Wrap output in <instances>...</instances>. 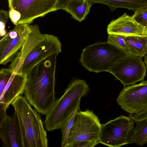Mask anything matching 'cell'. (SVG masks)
Returning <instances> with one entry per match:
<instances>
[{"label":"cell","instance_id":"6da1fadb","mask_svg":"<svg viewBox=\"0 0 147 147\" xmlns=\"http://www.w3.org/2000/svg\"><path fill=\"white\" fill-rule=\"evenodd\" d=\"M49 57L36 66L28 75L25 97L39 113L46 115L55 100L57 56Z\"/></svg>","mask_w":147,"mask_h":147},{"label":"cell","instance_id":"7a4b0ae2","mask_svg":"<svg viewBox=\"0 0 147 147\" xmlns=\"http://www.w3.org/2000/svg\"><path fill=\"white\" fill-rule=\"evenodd\" d=\"M11 105L18 118L23 147H47V132L39 113L22 95Z\"/></svg>","mask_w":147,"mask_h":147},{"label":"cell","instance_id":"3957f363","mask_svg":"<svg viewBox=\"0 0 147 147\" xmlns=\"http://www.w3.org/2000/svg\"><path fill=\"white\" fill-rule=\"evenodd\" d=\"M89 90L88 86L84 80H76L70 83L46 115L44 121L46 129L52 131L61 129L80 103L81 98Z\"/></svg>","mask_w":147,"mask_h":147},{"label":"cell","instance_id":"277c9868","mask_svg":"<svg viewBox=\"0 0 147 147\" xmlns=\"http://www.w3.org/2000/svg\"><path fill=\"white\" fill-rule=\"evenodd\" d=\"M127 55L108 41L99 42L85 48L80 61L82 65L90 71L109 72L115 64Z\"/></svg>","mask_w":147,"mask_h":147},{"label":"cell","instance_id":"5b68a950","mask_svg":"<svg viewBox=\"0 0 147 147\" xmlns=\"http://www.w3.org/2000/svg\"><path fill=\"white\" fill-rule=\"evenodd\" d=\"M135 122L129 117L122 115L101 125L99 143L111 147L131 144Z\"/></svg>","mask_w":147,"mask_h":147},{"label":"cell","instance_id":"8992f818","mask_svg":"<svg viewBox=\"0 0 147 147\" xmlns=\"http://www.w3.org/2000/svg\"><path fill=\"white\" fill-rule=\"evenodd\" d=\"M101 125L98 117L92 111H79L70 131L66 147L83 141H99Z\"/></svg>","mask_w":147,"mask_h":147},{"label":"cell","instance_id":"52a82bcc","mask_svg":"<svg viewBox=\"0 0 147 147\" xmlns=\"http://www.w3.org/2000/svg\"><path fill=\"white\" fill-rule=\"evenodd\" d=\"M142 57L127 55L114 65L109 72L119 80L124 87L144 80L146 66Z\"/></svg>","mask_w":147,"mask_h":147},{"label":"cell","instance_id":"ba28073f","mask_svg":"<svg viewBox=\"0 0 147 147\" xmlns=\"http://www.w3.org/2000/svg\"><path fill=\"white\" fill-rule=\"evenodd\" d=\"M9 8L20 13L18 24L30 25L38 18L57 10V0H8Z\"/></svg>","mask_w":147,"mask_h":147},{"label":"cell","instance_id":"9c48e42d","mask_svg":"<svg viewBox=\"0 0 147 147\" xmlns=\"http://www.w3.org/2000/svg\"><path fill=\"white\" fill-rule=\"evenodd\" d=\"M116 101L124 111L129 114L140 112L147 108V80L124 87Z\"/></svg>","mask_w":147,"mask_h":147},{"label":"cell","instance_id":"30bf717a","mask_svg":"<svg viewBox=\"0 0 147 147\" xmlns=\"http://www.w3.org/2000/svg\"><path fill=\"white\" fill-rule=\"evenodd\" d=\"M45 35L44 39L34 48L24 60L22 73L28 75L39 63L61 52V43L58 38L51 34H45Z\"/></svg>","mask_w":147,"mask_h":147},{"label":"cell","instance_id":"8fae6325","mask_svg":"<svg viewBox=\"0 0 147 147\" xmlns=\"http://www.w3.org/2000/svg\"><path fill=\"white\" fill-rule=\"evenodd\" d=\"M31 31L29 25H15L0 40V64L11 63Z\"/></svg>","mask_w":147,"mask_h":147},{"label":"cell","instance_id":"7c38bea8","mask_svg":"<svg viewBox=\"0 0 147 147\" xmlns=\"http://www.w3.org/2000/svg\"><path fill=\"white\" fill-rule=\"evenodd\" d=\"M28 75L14 72L11 75L2 93L0 94V115L6 114L9 106L18 97L24 93Z\"/></svg>","mask_w":147,"mask_h":147},{"label":"cell","instance_id":"4fadbf2b","mask_svg":"<svg viewBox=\"0 0 147 147\" xmlns=\"http://www.w3.org/2000/svg\"><path fill=\"white\" fill-rule=\"evenodd\" d=\"M29 25L31 31L8 67L16 73H22L24 60L34 48L45 38V34L40 32L38 25Z\"/></svg>","mask_w":147,"mask_h":147},{"label":"cell","instance_id":"5bb4252c","mask_svg":"<svg viewBox=\"0 0 147 147\" xmlns=\"http://www.w3.org/2000/svg\"><path fill=\"white\" fill-rule=\"evenodd\" d=\"M0 137L3 147H23L18 121L15 112L11 116L7 115L0 122Z\"/></svg>","mask_w":147,"mask_h":147},{"label":"cell","instance_id":"9a60e30c","mask_svg":"<svg viewBox=\"0 0 147 147\" xmlns=\"http://www.w3.org/2000/svg\"><path fill=\"white\" fill-rule=\"evenodd\" d=\"M107 32L108 34H119L126 36H147L146 28L140 25L132 16L125 13L109 24Z\"/></svg>","mask_w":147,"mask_h":147},{"label":"cell","instance_id":"2e32d148","mask_svg":"<svg viewBox=\"0 0 147 147\" xmlns=\"http://www.w3.org/2000/svg\"><path fill=\"white\" fill-rule=\"evenodd\" d=\"M91 4L100 3L107 5L113 11L118 8H124L134 12L147 8V0H88Z\"/></svg>","mask_w":147,"mask_h":147},{"label":"cell","instance_id":"e0dca14e","mask_svg":"<svg viewBox=\"0 0 147 147\" xmlns=\"http://www.w3.org/2000/svg\"><path fill=\"white\" fill-rule=\"evenodd\" d=\"M92 4L88 0L71 1L65 9L71 15V17L80 22L88 14Z\"/></svg>","mask_w":147,"mask_h":147},{"label":"cell","instance_id":"ac0fdd59","mask_svg":"<svg viewBox=\"0 0 147 147\" xmlns=\"http://www.w3.org/2000/svg\"><path fill=\"white\" fill-rule=\"evenodd\" d=\"M125 42L129 55L143 57L147 54V36L126 37Z\"/></svg>","mask_w":147,"mask_h":147},{"label":"cell","instance_id":"d6986e66","mask_svg":"<svg viewBox=\"0 0 147 147\" xmlns=\"http://www.w3.org/2000/svg\"><path fill=\"white\" fill-rule=\"evenodd\" d=\"M131 138V143L142 146L147 143V120L138 121Z\"/></svg>","mask_w":147,"mask_h":147},{"label":"cell","instance_id":"ffe728a7","mask_svg":"<svg viewBox=\"0 0 147 147\" xmlns=\"http://www.w3.org/2000/svg\"><path fill=\"white\" fill-rule=\"evenodd\" d=\"M80 104L78 106L73 114L66 123L61 127L62 139L61 147H66L70 131L73 125L77 113L80 111Z\"/></svg>","mask_w":147,"mask_h":147},{"label":"cell","instance_id":"44dd1931","mask_svg":"<svg viewBox=\"0 0 147 147\" xmlns=\"http://www.w3.org/2000/svg\"><path fill=\"white\" fill-rule=\"evenodd\" d=\"M126 36L117 34H109L107 41L113 44L117 48L129 55L125 39Z\"/></svg>","mask_w":147,"mask_h":147},{"label":"cell","instance_id":"7402d4cb","mask_svg":"<svg viewBox=\"0 0 147 147\" xmlns=\"http://www.w3.org/2000/svg\"><path fill=\"white\" fill-rule=\"evenodd\" d=\"M13 71L9 68H3L0 70V94L3 92Z\"/></svg>","mask_w":147,"mask_h":147},{"label":"cell","instance_id":"603a6c76","mask_svg":"<svg viewBox=\"0 0 147 147\" xmlns=\"http://www.w3.org/2000/svg\"><path fill=\"white\" fill-rule=\"evenodd\" d=\"M132 16L140 25L145 28L147 27V8L135 12Z\"/></svg>","mask_w":147,"mask_h":147},{"label":"cell","instance_id":"cb8c5ba5","mask_svg":"<svg viewBox=\"0 0 147 147\" xmlns=\"http://www.w3.org/2000/svg\"><path fill=\"white\" fill-rule=\"evenodd\" d=\"M8 13L6 10L1 9L0 11V36L4 37L7 34L5 25L8 20Z\"/></svg>","mask_w":147,"mask_h":147},{"label":"cell","instance_id":"d4e9b609","mask_svg":"<svg viewBox=\"0 0 147 147\" xmlns=\"http://www.w3.org/2000/svg\"><path fill=\"white\" fill-rule=\"evenodd\" d=\"M8 13L9 17L12 23L17 25L21 17L20 13L12 8H9Z\"/></svg>","mask_w":147,"mask_h":147},{"label":"cell","instance_id":"484cf974","mask_svg":"<svg viewBox=\"0 0 147 147\" xmlns=\"http://www.w3.org/2000/svg\"><path fill=\"white\" fill-rule=\"evenodd\" d=\"M99 143L98 141L85 140L75 143L71 147H93Z\"/></svg>","mask_w":147,"mask_h":147},{"label":"cell","instance_id":"4316f807","mask_svg":"<svg viewBox=\"0 0 147 147\" xmlns=\"http://www.w3.org/2000/svg\"><path fill=\"white\" fill-rule=\"evenodd\" d=\"M129 117L133 119L135 122L147 120V108L139 113L129 114Z\"/></svg>","mask_w":147,"mask_h":147},{"label":"cell","instance_id":"83f0119b","mask_svg":"<svg viewBox=\"0 0 147 147\" xmlns=\"http://www.w3.org/2000/svg\"><path fill=\"white\" fill-rule=\"evenodd\" d=\"M73 0H57L56 9L65 10L69 2Z\"/></svg>","mask_w":147,"mask_h":147},{"label":"cell","instance_id":"f1b7e54d","mask_svg":"<svg viewBox=\"0 0 147 147\" xmlns=\"http://www.w3.org/2000/svg\"><path fill=\"white\" fill-rule=\"evenodd\" d=\"M144 63L145 64L147 67V54L144 56Z\"/></svg>","mask_w":147,"mask_h":147},{"label":"cell","instance_id":"f546056e","mask_svg":"<svg viewBox=\"0 0 147 147\" xmlns=\"http://www.w3.org/2000/svg\"><path fill=\"white\" fill-rule=\"evenodd\" d=\"M146 34H147V27L146 28Z\"/></svg>","mask_w":147,"mask_h":147}]
</instances>
